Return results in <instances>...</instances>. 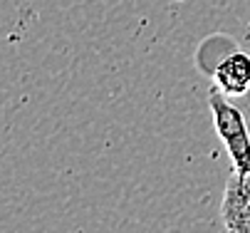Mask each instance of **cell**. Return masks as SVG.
I'll use <instances>...</instances> for the list:
<instances>
[{"instance_id":"obj_2","label":"cell","mask_w":250,"mask_h":233,"mask_svg":"<svg viewBox=\"0 0 250 233\" xmlns=\"http://www.w3.org/2000/svg\"><path fill=\"white\" fill-rule=\"evenodd\" d=\"M221 216L228 233H250V174H238L226 184Z\"/></svg>"},{"instance_id":"obj_1","label":"cell","mask_w":250,"mask_h":233,"mask_svg":"<svg viewBox=\"0 0 250 233\" xmlns=\"http://www.w3.org/2000/svg\"><path fill=\"white\" fill-rule=\"evenodd\" d=\"M208 107H210V114H213L216 134H218V139L223 142V147L230 156L233 171L250 174V129H248V122H245L243 112L218 87L210 89Z\"/></svg>"},{"instance_id":"obj_3","label":"cell","mask_w":250,"mask_h":233,"mask_svg":"<svg viewBox=\"0 0 250 233\" xmlns=\"http://www.w3.org/2000/svg\"><path fill=\"white\" fill-rule=\"evenodd\" d=\"M213 87L228 97H243L250 89V52L235 47L230 50L210 72Z\"/></svg>"}]
</instances>
